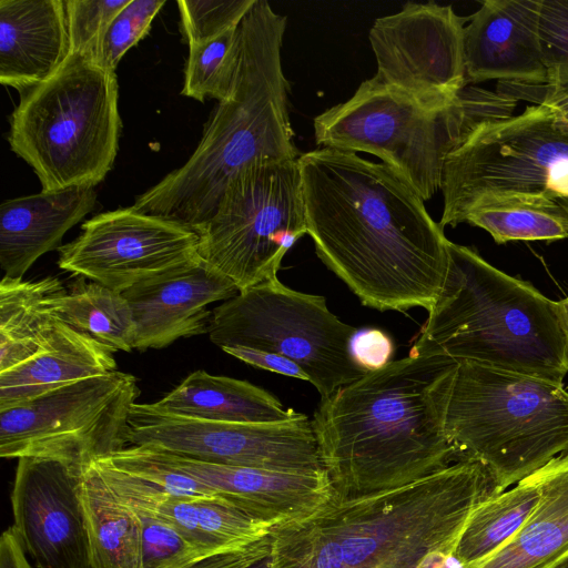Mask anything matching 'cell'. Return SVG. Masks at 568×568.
<instances>
[{
	"label": "cell",
	"mask_w": 568,
	"mask_h": 568,
	"mask_svg": "<svg viewBox=\"0 0 568 568\" xmlns=\"http://www.w3.org/2000/svg\"><path fill=\"white\" fill-rule=\"evenodd\" d=\"M272 551L271 532L248 545L211 555H189L165 568H248Z\"/></svg>",
	"instance_id": "obj_37"
},
{
	"label": "cell",
	"mask_w": 568,
	"mask_h": 568,
	"mask_svg": "<svg viewBox=\"0 0 568 568\" xmlns=\"http://www.w3.org/2000/svg\"><path fill=\"white\" fill-rule=\"evenodd\" d=\"M551 568H568V556L564 559L559 560L555 566Z\"/></svg>",
	"instance_id": "obj_44"
},
{
	"label": "cell",
	"mask_w": 568,
	"mask_h": 568,
	"mask_svg": "<svg viewBox=\"0 0 568 568\" xmlns=\"http://www.w3.org/2000/svg\"><path fill=\"white\" fill-rule=\"evenodd\" d=\"M491 490L481 464L459 459L398 488L333 494L311 515L272 529L270 568H423L454 554L469 515Z\"/></svg>",
	"instance_id": "obj_3"
},
{
	"label": "cell",
	"mask_w": 568,
	"mask_h": 568,
	"mask_svg": "<svg viewBox=\"0 0 568 568\" xmlns=\"http://www.w3.org/2000/svg\"><path fill=\"white\" fill-rule=\"evenodd\" d=\"M307 234L321 261L366 306H433L448 242L419 195L384 163L321 148L297 159Z\"/></svg>",
	"instance_id": "obj_1"
},
{
	"label": "cell",
	"mask_w": 568,
	"mask_h": 568,
	"mask_svg": "<svg viewBox=\"0 0 568 568\" xmlns=\"http://www.w3.org/2000/svg\"><path fill=\"white\" fill-rule=\"evenodd\" d=\"M567 556H568V552H567V554H566L561 559H564V558H565V557H567ZM561 559H560V560H561Z\"/></svg>",
	"instance_id": "obj_46"
},
{
	"label": "cell",
	"mask_w": 568,
	"mask_h": 568,
	"mask_svg": "<svg viewBox=\"0 0 568 568\" xmlns=\"http://www.w3.org/2000/svg\"><path fill=\"white\" fill-rule=\"evenodd\" d=\"M113 354L90 335L59 320L44 349L0 373V409L24 404L70 383L114 372Z\"/></svg>",
	"instance_id": "obj_23"
},
{
	"label": "cell",
	"mask_w": 568,
	"mask_h": 568,
	"mask_svg": "<svg viewBox=\"0 0 568 568\" xmlns=\"http://www.w3.org/2000/svg\"><path fill=\"white\" fill-rule=\"evenodd\" d=\"M557 316L559 326L565 337L567 355H568V296L565 298L557 301L556 305Z\"/></svg>",
	"instance_id": "obj_42"
},
{
	"label": "cell",
	"mask_w": 568,
	"mask_h": 568,
	"mask_svg": "<svg viewBox=\"0 0 568 568\" xmlns=\"http://www.w3.org/2000/svg\"><path fill=\"white\" fill-rule=\"evenodd\" d=\"M130 0H65L70 54L93 60L99 43L113 18Z\"/></svg>",
	"instance_id": "obj_34"
},
{
	"label": "cell",
	"mask_w": 568,
	"mask_h": 568,
	"mask_svg": "<svg viewBox=\"0 0 568 568\" xmlns=\"http://www.w3.org/2000/svg\"><path fill=\"white\" fill-rule=\"evenodd\" d=\"M221 349L252 366L288 377L310 381L308 375L300 365L282 355L244 346H229Z\"/></svg>",
	"instance_id": "obj_40"
},
{
	"label": "cell",
	"mask_w": 568,
	"mask_h": 568,
	"mask_svg": "<svg viewBox=\"0 0 568 568\" xmlns=\"http://www.w3.org/2000/svg\"><path fill=\"white\" fill-rule=\"evenodd\" d=\"M131 507L141 526L140 568H165L189 555H201L172 526L142 508Z\"/></svg>",
	"instance_id": "obj_35"
},
{
	"label": "cell",
	"mask_w": 568,
	"mask_h": 568,
	"mask_svg": "<svg viewBox=\"0 0 568 568\" xmlns=\"http://www.w3.org/2000/svg\"><path fill=\"white\" fill-rule=\"evenodd\" d=\"M465 18L452 6L406 2L397 13L377 18L368 39L379 82L419 103L442 109L466 87Z\"/></svg>",
	"instance_id": "obj_14"
},
{
	"label": "cell",
	"mask_w": 568,
	"mask_h": 568,
	"mask_svg": "<svg viewBox=\"0 0 568 568\" xmlns=\"http://www.w3.org/2000/svg\"><path fill=\"white\" fill-rule=\"evenodd\" d=\"M516 102L497 91L465 87L455 103L433 109L372 78L314 119L315 141L379 158L427 201L442 189L452 151L479 123L511 115Z\"/></svg>",
	"instance_id": "obj_6"
},
{
	"label": "cell",
	"mask_w": 568,
	"mask_h": 568,
	"mask_svg": "<svg viewBox=\"0 0 568 568\" xmlns=\"http://www.w3.org/2000/svg\"><path fill=\"white\" fill-rule=\"evenodd\" d=\"M81 474L55 459H18L12 527L33 568H95L80 496Z\"/></svg>",
	"instance_id": "obj_16"
},
{
	"label": "cell",
	"mask_w": 568,
	"mask_h": 568,
	"mask_svg": "<svg viewBox=\"0 0 568 568\" xmlns=\"http://www.w3.org/2000/svg\"><path fill=\"white\" fill-rule=\"evenodd\" d=\"M439 225L456 226L484 201L508 196L568 199V120L527 106L479 123L447 156Z\"/></svg>",
	"instance_id": "obj_9"
},
{
	"label": "cell",
	"mask_w": 568,
	"mask_h": 568,
	"mask_svg": "<svg viewBox=\"0 0 568 568\" xmlns=\"http://www.w3.org/2000/svg\"><path fill=\"white\" fill-rule=\"evenodd\" d=\"M81 229L59 246V267L119 293L199 258L196 231L133 206L100 213Z\"/></svg>",
	"instance_id": "obj_15"
},
{
	"label": "cell",
	"mask_w": 568,
	"mask_h": 568,
	"mask_svg": "<svg viewBox=\"0 0 568 568\" xmlns=\"http://www.w3.org/2000/svg\"><path fill=\"white\" fill-rule=\"evenodd\" d=\"M270 555L267 557L256 561L255 564H253L248 568H270V565H271V557H270Z\"/></svg>",
	"instance_id": "obj_43"
},
{
	"label": "cell",
	"mask_w": 568,
	"mask_h": 568,
	"mask_svg": "<svg viewBox=\"0 0 568 568\" xmlns=\"http://www.w3.org/2000/svg\"><path fill=\"white\" fill-rule=\"evenodd\" d=\"M237 47L239 27L212 40L189 44L181 93L201 102L207 97L225 100L234 79Z\"/></svg>",
	"instance_id": "obj_31"
},
{
	"label": "cell",
	"mask_w": 568,
	"mask_h": 568,
	"mask_svg": "<svg viewBox=\"0 0 568 568\" xmlns=\"http://www.w3.org/2000/svg\"><path fill=\"white\" fill-rule=\"evenodd\" d=\"M457 366L408 355L322 398L312 426L334 495L398 488L459 460L445 429Z\"/></svg>",
	"instance_id": "obj_2"
},
{
	"label": "cell",
	"mask_w": 568,
	"mask_h": 568,
	"mask_svg": "<svg viewBox=\"0 0 568 568\" xmlns=\"http://www.w3.org/2000/svg\"><path fill=\"white\" fill-rule=\"evenodd\" d=\"M129 446L231 466L281 473H326L312 420L242 424L195 419L135 403L126 430Z\"/></svg>",
	"instance_id": "obj_13"
},
{
	"label": "cell",
	"mask_w": 568,
	"mask_h": 568,
	"mask_svg": "<svg viewBox=\"0 0 568 568\" xmlns=\"http://www.w3.org/2000/svg\"><path fill=\"white\" fill-rule=\"evenodd\" d=\"M67 292L55 277L37 281L4 276L0 283V373L39 354L51 342L59 320L55 300Z\"/></svg>",
	"instance_id": "obj_26"
},
{
	"label": "cell",
	"mask_w": 568,
	"mask_h": 568,
	"mask_svg": "<svg viewBox=\"0 0 568 568\" xmlns=\"http://www.w3.org/2000/svg\"><path fill=\"white\" fill-rule=\"evenodd\" d=\"M349 351L355 363L369 373L392 362L394 342L379 328H363L352 337Z\"/></svg>",
	"instance_id": "obj_38"
},
{
	"label": "cell",
	"mask_w": 568,
	"mask_h": 568,
	"mask_svg": "<svg viewBox=\"0 0 568 568\" xmlns=\"http://www.w3.org/2000/svg\"><path fill=\"white\" fill-rule=\"evenodd\" d=\"M199 256L239 292L277 278L291 246L307 234L297 160L256 161L226 184L197 231Z\"/></svg>",
	"instance_id": "obj_10"
},
{
	"label": "cell",
	"mask_w": 568,
	"mask_h": 568,
	"mask_svg": "<svg viewBox=\"0 0 568 568\" xmlns=\"http://www.w3.org/2000/svg\"><path fill=\"white\" fill-rule=\"evenodd\" d=\"M150 449L164 463L206 485L217 496L274 527L311 515L333 495L326 473H281L209 463Z\"/></svg>",
	"instance_id": "obj_20"
},
{
	"label": "cell",
	"mask_w": 568,
	"mask_h": 568,
	"mask_svg": "<svg viewBox=\"0 0 568 568\" xmlns=\"http://www.w3.org/2000/svg\"><path fill=\"white\" fill-rule=\"evenodd\" d=\"M445 429L458 459L486 468L495 495L568 452V392L562 383L458 362Z\"/></svg>",
	"instance_id": "obj_7"
},
{
	"label": "cell",
	"mask_w": 568,
	"mask_h": 568,
	"mask_svg": "<svg viewBox=\"0 0 568 568\" xmlns=\"http://www.w3.org/2000/svg\"><path fill=\"white\" fill-rule=\"evenodd\" d=\"M465 222L494 241H556L568 237V213L558 201L539 196L491 199L475 206Z\"/></svg>",
	"instance_id": "obj_30"
},
{
	"label": "cell",
	"mask_w": 568,
	"mask_h": 568,
	"mask_svg": "<svg viewBox=\"0 0 568 568\" xmlns=\"http://www.w3.org/2000/svg\"><path fill=\"white\" fill-rule=\"evenodd\" d=\"M558 202L566 210V212L568 213V199H561Z\"/></svg>",
	"instance_id": "obj_45"
},
{
	"label": "cell",
	"mask_w": 568,
	"mask_h": 568,
	"mask_svg": "<svg viewBox=\"0 0 568 568\" xmlns=\"http://www.w3.org/2000/svg\"><path fill=\"white\" fill-rule=\"evenodd\" d=\"M80 496L95 568H140L141 526L91 463L81 474Z\"/></svg>",
	"instance_id": "obj_27"
},
{
	"label": "cell",
	"mask_w": 568,
	"mask_h": 568,
	"mask_svg": "<svg viewBox=\"0 0 568 568\" xmlns=\"http://www.w3.org/2000/svg\"><path fill=\"white\" fill-rule=\"evenodd\" d=\"M443 287L409 356L446 357L562 383L565 337L551 301L476 251L448 242Z\"/></svg>",
	"instance_id": "obj_5"
},
{
	"label": "cell",
	"mask_w": 568,
	"mask_h": 568,
	"mask_svg": "<svg viewBox=\"0 0 568 568\" xmlns=\"http://www.w3.org/2000/svg\"><path fill=\"white\" fill-rule=\"evenodd\" d=\"M70 54L65 0H0V82L19 92L50 78Z\"/></svg>",
	"instance_id": "obj_21"
},
{
	"label": "cell",
	"mask_w": 568,
	"mask_h": 568,
	"mask_svg": "<svg viewBox=\"0 0 568 568\" xmlns=\"http://www.w3.org/2000/svg\"><path fill=\"white\" fill-rule=\"evenodd\" d=\"M92 464L123 501L172 526L203 556L248 545L274 528L221 496H174L104 459Z\"/></svg>",
	"instance_id": "obj_18"
},
{
	"label": "cell",
	"mask_w": 568,
	"mask_h": 568,
	"mask_svg": "<svg viewBox=\"0 0 568 568\" xmlns=\"http://www.w3.org/2000/svg\"><path fill=\"white\" fill-rule=\"evenodd\" d=\"M0 568H33L12 526L0 538Z\"/></svg>",
	"instance_id": "obj_41"
},
{
	"label": "cell",
	"mask_w": 568,
	"mask_h": 568,
	"mask_svg": "<svg viewBox=\"0 0 568 568\" xmlns=\"http://www.w3.org/2000/svg\"><path fill=\"white\" fill-rule=\"evenodd\" d=\"M95 202L94 187L41 191L2 202L0 265L4 276L22 278L41 255L58 247L63 235L94 209Z\"/></svg>",
	"instance_id": "obj_22"
},
{
	"label": "cell",
	"mask_w": 568,
	"mask_h": 568,
	"mask_svg": "<svg viewBox=\"0 0 568 568\" xmlns=\"http://www.w3.org/2000/svg\"><path fill=\"white\" fill-rule=\"evenodd\" d=\"M153 405L174 415L223 423H278L304 415L284 408L271 393L246 381L203 369L191 373Z\"/></svg>",
	"instance_id": "obj_25"
},
{
	"label": "cell",
	"mask_w": 568,
	"mask_h": 568,
	"mask_svg": "<svg viewBox=\"0 0 568 568\" xmlns=\"http://www.w3.org/2000/svg\"><path fill=\"white\" fill-rule=\"evenodd\" d=\"M287 19L256 0L239 26L230 94L219 101L189 160L139 195L134 209L199 231L227 182L256 161L297 160L281 58Z\"/></svg>",
	"instance_id": "obj_4"
},
{
	"label": "cell",
	"mask_w": 568,
	"mask_h": 568,
	"mask_svg": "<svg viewBox=\"0 0 568 568\" xmlns=\"http://www.w3.org/2000/svg\"><path fill=\"white\" fill-rule=\"evenodd\" d=\"M235 284L203 260L142 282L122 294L136 326L134 349L163 348L209 333V305L239 294Z\"/></svg>",
	"instance_id": "obj_17"
},
{
	"label": "cell",
	"mask_w": 568,
	"mask_h": 568,
	"mask_svg": "<svg viewBox=\"0 0 568 568\" xmlns=\"http://www.w3.org/2000/svg\"><path fill=\"white\" fill-rule=\"evenodd\" d=\"M57 318L115 352L134 349L136 326L122 293L78 281L54 302Z\"/></svg>",
	"instance_id": "obj_29"
},
{
	"label": "cell",
	"mask_w": 568,
	"mask_h": 568,
	"mask_svg": "<svg viewBox=\"0 0 568 568\" xmlns=\"http://www.w3.org/2000/svg\"><path fill=\"white\" fill-rule=\"evenodd\" d=\"M114 71L69 54L45 81L20 92L10 118L11 150L44 192L94 187L112 169L121 118Z\"/></svg>",
	"instance_id": "obj_8"
},
{
	"label": "cell",
	"mask_w": 568,
	"mask_h": 568,
	"mask_svg": "<svg viewBox=\"0 0 568 568\" xmlns=\"http://www.w3.org/2000/svg\"><path fill=\"white\" fill-rule=\"evenodd\" d=\"M135 376L114 371L0 409V456L48 458L78 473L125 448Z\"/></svg>",
	"instance_id": "obj_12"
},
{
	"label": "cell",
	"mask_w": 568,
	"mask_h": 568,
	"mask_svg": "<svg viewBox=\"0 0 568 568\" xmlns=\"http://www.w3.org/2000/svg\"><path fill=\"white\" fill-rule=\"evenodd\" d=\"M535 473L536 507L518 532L476 568H551L568 552V452Z\"/></svg>",
	"instance_id": "obj_24"
},
{
	"label": "cell",
	"mask_w": 568,
	"mask_h": 568,
	"mask_svg": "<svg viewBox=\"0 0 568 568\" xmlns=\"http://www.w3.org/2000/svg\"><path fill=\"white\" fill-rule=\"evenodd\" d=\"M539 34L547 82L568 83V0H541Z\"/></svg>",
	"instance_id": "obj_36"
},
{
	"label": "cell",
	"mask_w": 568,
	"mask_h": 568,
	"mask_svg": "<svg viewBox=\"0 0 568 568\" xmlns=\"http://www.w3.org/2000/svg\"><path fill=\"white\" fill-rule=\"evenodd\" d=\"M256 0H179L187 44L212 40L239 27Z\"/></svg>",
	"instance_id": "obj_33"
},
{
	"label": "cell",
	"mask_w": 568,
	"mask_h": 568,
	"mask_svg": "<svg viewBox=\"0 0 568 568\" xmlns=\"http://www.w3.org/2000/svg\"><path fill=\"white\" fill-rule=\"evenodd\" d=\"M164 3L161 0H130L106 28L93 61L115 72L126 51L148 34Z\"/></svg>",
	"instance_id": "obj_32"
},
{
	"label": "cell",
	"mask_w": 568,
	"mask_h": 568,
	"mask_svg": "<svg viewBox=\"0 0 568 568\" xmlns=\"http://www.w3.org/2000/svg\"><path fill=\"white\" fill-rule=\"evenodd\" d=\"M541 0H487L465 27L466 82H547L539 22Z\"/></svg>",
	"instance_id": "obj_19"
},
{
	"label": "cell",
	"mask_w": 568,
	"mask_h": 568,
	"mask_svg": "<svg viewBox=\"0 0 568 568\" xmlns=\"http://www.w3.org/2000/svg\"><path fill=\"white\" fill-rule=\"evenodd\" d=\"M539 500L536 473L484 498L469 515L454 555L464 568H476L515 536Z\"/></svg>",
	"instance_id": "obj_28"
},
{
	"label": "cell",
	"mask_w": 568,
	"mask_h": 568,
	"mask_svg": "<svg viewBox=\"0 0 568 568\" xmlns=\"http://www.w3.org/2000/svg\"><path fill=\"white\" fill-rule=\"evenodd\" d=\"M497 92L514 100H525L558 110L568 120V83H514L498 82Z\"/></svg>",
	"instance_id": "obj_39"
},
{
	"label": "cell",
	"mask_w": 568,
	"mask_h": 568,
	"mask_svg": "<svg viewBox=\"0 0 568 568\" xmlns=\"http://www.w3.org/2000/svg\"><path fill=\"white\" fill-rule=\"evenodd\" d=\"M356 332L328 310L324 296L294 291L278 278L213 308L209 328L220 348L244 346L295 362L322 398L366 374L349 351Z\"/></svg>",
	"instance_id": "obj_11"
}]
</instances>
